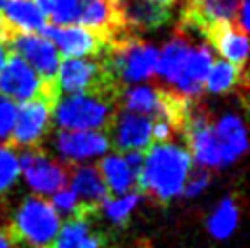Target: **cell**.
I'll use <instances>...</instances> for the list:
<instances>
[{"label":"cell","instance_id":"obj_1","mask_svg":"<svg viewBox=\"0 0 250 248\" xmlns=\"http://www.w3.org/2000/svg\"><path fill=\"white\" fill-rule=\"evenodd\" d=\"M190 170L192 157L187 148L179 146L175 141L155 143L145 153L135 185L146 197L167 205L183 193Z\"/></svg>","mask_w":250,"mask_h":248},{"label":"cell","instance_id":"obj_2","mask_svg":"<svg viewBox=\"0 0 250 248\" xmlns=\"http://www.w3.org/2000/svg\"><path fill=\"white\" fill-rule=\"evenodd\" d=\"M117 110V97L70 93L59 97L53 119L59 128L68 131H108Z\"/></svg>","mask_w":250,"mask_h":248},{"label":"cell","instance_id":"obj_3","mask_svg":"<svg viewBox=\"0 0 250 248\" xmlns=\"http://www.w3.org/2000/svg\"><path fill=\"white\" fill-rule=\"evenodd\" d=\"M61 228V217L46 199L31 195L21 203L7 232L19 247L48 248Z\"/></svg>","mask_w":250,"mask_h":248},{"label":"cell","instance_id":"obj_4","mask_svg":"<svg viewBox=\"0 0 250 248\" xmlns=\"http://www.w3.org/2000/svg\"><path fill=\"white\" fill-rule=\"evenodd\" d=\"M59 91H46L42 95L21 103L17 106V115L11 128V133L7 137V143L11 148H41L44 137L48 135L53 110L59 101Z\"/></svg>","mask_w":250,"mask_h":248},{"label":"cell","instance_id":"obj_5","mask_svg":"<svg viewBox=\"0 0 250 248\" xmlns=\"http://www.w3.org/2000/svg\"><path fill=\"white\" fill-rule=\"evenodd\" d=\"M24 179L39 195H48L62 190L68 183V166L49 157L42 148H28L19 159Z\"/></svg>","mask_w":250,"mask_h":248},{"label":"cell","instance_id":"obj_6","mask_svg":"<svg viewBox=\"0 0 250 248\" xmlns=\"http://www.w3.org/2000/svg\"><path fill=\"white\" fill-rule=\"evenodd\" d=\"M11 55L21 57L22 61L35 69L42 81H55L57 69L61 64V55L55 44L46 37L37 33H17L13 31L6 41Z\"/></svg>","mask_w":250,"mask_h":248},{"label":"cell","instance_id":"obj_7","mask_svg":"<svg viewBox=\"0 0 250 248\" xmlns=\"http://www.w3.org/2000/svg\"><path fill=\"white\" fill-rule=\"evenodd\" d=\"M0 91L9 101L26 103L46 91H59L57 81H42L35 69L22 61L21 57L11 55L6 68L0 71ZM61 93V91H59Z\"/></svg>","mask_w":250,"mask_h":248},{"label":"cell","instance_id":"obj_8","mask_svg":"<svg viewBox=\"0 0 250 248\" xmlns=\"http://www.w3.org/2000/svg\"><path fill=\"white\" fill-rule=\"evenodd\" d=\"M108 139L119 152L146 153L153 145L152 119L119 108L108 130Z\"/></svg>","mask_w":250,"mask_h":248},{"label":"cell","instance_id":"obj_9","mask_svg":"<svg viewBox=\"0 0 250 248\" xmlns=\"http://www.w3.org/2000/svg\"><path fill=\"white\" fill-rule=\"evenodd\" d=\"M42 37L55 42L66 59L97 57L106 46L95 33L79 26H46Z\"/></svg>","mask_w":250,"mask_h":248},{"label":"cell","instance_id":"obj_10","mask_svg":"<svg viewBox=\"0 0 250 248\" xmlns=\"http://www.w3.org/2000/svg\"><path fill=\"white\" fill-rule=\"evenodd\" d=\"M119 15L126 31L139 35L167 26L172 21L174 7L159 6L150 0H126L119 6Z\"/></svg>","mask_w":250,"mask_h":248},{"label":"cell","instance_id":"obj_11","mask_svg":"<svg viewBox=\"0 0 250 248\" xmlns=\"http://www.w3.org/2000/svg\"><path fill=\"white\" fill-rule=\"evenodd\" d=\"M212 64H214V57H212L208 46L201 44V42L192 44L179 77L170 90H174L175 93L187 97V99H199L203 93L205 79L208 75Z\"/></svg>","mask_w":250,"mask_h":248},{"label":"cell","instance_id":"obj_12","mask_svg":"<svg viewBox=\"0 0 250 248\" xmlns=\"http://www.w3.org/2000/svg\"><path fill=\"white\" fill-rule=\"evenodd\" d=\"M68 181L71 183L70 190L88 214L97 215L99 208L110 199V192L97 166H68Z\"/></svg>","mask_w":250,"mask_h":248},{"label":"cell","instance_id":"obj_13","mask_svg":"<svg viewBox=\"0 0 250 248\" xmlns=\"http://www.w3.org/2000/svg\"><path fill=\"white\" fill-rule=\"evenodd\" d=\"M110 139L104 131H68L57 133L55 148L68 161H84V159L104 155L110 150Z\"/></svg>","mask_w":250,"mask_h":248},{"label":"cell","instance_id":"obj_14","mask_svg":"<svg viewBox=\"0 0 250 248\" xmlns=\"http://www.w3.org/2000/svg\"><path fill=\"white\" fill-rule=\"evenodd\" d=\"M215 48V51L237 68H247V57H249V39L232 22H221L205 31L203 37Z\"/></svg>","mask_w":250,"mask_h":248},{"label":"cell","instance_id":"obj_15","mask_svg":"<svg viewBox=\"0 0 250 248\" xmlns=\"http://www.w3.org/2000/svg\"><path fill=\"white\" fill-rule=\"evenodd\" d=\"M215 139L219 145L221 165H232L247 152V130L237 113H225L214 124Z\"/></svg>","mask_w":250,"mask_h":248},{"label":"cell","instance_id":"obj_16","mask_svg":"<svg viewBox=\"0 0 250 248\" xmlns=\"http://www.w3.org/2000/svg\"><path fill=\"white\" fill-rule=\"evenodd\" d=\"M48 248H111L103 232L91 228V219L73 217L59 228Z\"/></svg>","mask_w":250,"mask_h":248},{"label":"cell","instance_id":"obj_17","mask_svg":"<svg viewBox=\"0 0 250 248\" xmlns=\"http://www.w3.org/2000/svg\"><path fill=\"white\" fill-rule=\"evenodd\" d=\"M119 108L132 111L137 115H145L148 119H163L165 108H163V88L159 84L148 86H132L121 91L119 95Z\"/></svg>","mask_w":250,"mask_h":248},{"label":"cell","instance_id":"obj_18","mask_svg":"<svg viewBox=\"0 0 250 248\" xmlns=\"http://www.w3.org/2000/svg\"><path fill=\"white\" fill-rule=\"evenodd\" d=\"M190 48H192V37H188L187 33L175 29L174 37L159 51V61H157L155 73L159 75L163 83L167 84L165 88H172L174 83L177 81Z\"/></svg>","mask_w":250,"mask_h":248},{"label":"cell","instance_id":"obj_19","mask_svg":"<svg viewBox=\"0 0 250 248\" xmlns=\"http://www.w3.org/2000/svg\"><path fill=\"white\" fill-rule=\"evenodd\" d=\"M2 9V17L17 33H42L48 26L46 17L39 11L33 0H7Z\"/></svg>","mask_w":250,"mask_h":248},{"label":"cell","instance_id":"obj_20","mask_svg":"<svg viewBox=\"0 0 250 248\" xmlns=\"http://www.w3.org/2000/svg\"><path fill=\"white\" fill-rule=\"evenodd\" d=\"M247 68H237L225 61H217L212 64L208 75L205 79L203 90L214 95H225L237 90H247Z\"/></svg>","mask_w":250,"mask_h":248},{"label":"cell","instance_id":"obj_21","mask_svg":"<svg viewBox=\"0 0 250 248\" xmlns=\"http://www.w3.org/2000/svg\"><path fill=\"white\" fill-rule=\"evenodd\" d=\"M97 170L104 181L108 192L117 197L130 193V188L135 185V175L130 170V166L126 165L123 155H117V153L106 155L104 159H101Z\"/></svg>","mask_w":250,"mask_h":248},{"label":"cell","instance_id":"obj_22","mask_svg":"<svg viewBox=\"0 0 250 248\" xmlns=\"http://www.w3.org/2000/svg\"><path fill=\"white\" fill-rule=\"evenodd\" d=\"M239 223V207L234 197H227L219 203L207 221V228L215 239H227Z\"/></svg>","mask_w":250,"mask_h":248},{"label":"cell","instance_id":"obj_23","mask_svg":"<svg viewBox=\"0 0 250 248\" xmlns=\"http://www.w3.org/2000/svg\"><path fill=\"white\" fill-rule=\"evenodd\" d=\"M21 175L17 153L9 145L0 143V197L7 193Z\"/></svg>","mask_w":250,"mask_h":248},{"label":"cell","instance_id":"obj_24","mask_svg":"<svg viewBox=\"0 0 250 248\" xmlns=\"http://www.w3.org/2000/svg\"><path fill=\"white\" fill-rule=\"evenodd\" d=\"M141 195L139 193H125L117 199H108L103 205V212L110 221H113L115 225H125L126 221L130 219L132 210L137 207Z\"/></svg>","mask_w":250,"mask_h":248},{"label":"cell","instance_id":"obj_25","mask_svg":"<svg viewBox=\"0 0 250 248\" xmlns=\"http://www.w3.org/2000/svg\"><path fill=\"white\" fill-rule=\"evenodd\" d=\"M81 15V0H55V6L51 11L53 26H73L79 22Z\"/></svg>","mask_w":250,"mask_h":248},{"label":"cell","instance_id":"obj_26","mask_svg":"<svg viewBox=\"0 0 250 248\" xmlns=\"http://www.w3.org/2000/svg\"><path fill=\"white\" fill-rule=\"evenodd\" d=\"M210 179H212V175L205 168H197L194 172H190L187 177V183H185V188H183V195H187V197L199 195L210 185Z\"/></svg>","mask_w":250,"mask_h":248},{"label":"cell","instance_id":"obj_27","mask_svg":"<svg viewBox=\"0 0 250 248\" xmlns=\"http://www.w3.org/2000/svg\"><path fill=\"white\" fill-rule=\"evenodd\" d=\"M17 115V104L6 97H0V139H7L11 133Z\"/></svg>","mask_w":250,"mask_h":248},{"label":"cell","instance_id":"obj_28","mask_svg":"<svg viewBox=\"0 0 250 248\" xmlns=\"http://www.w3.org/2000/svg\"><path fill=\"white\" fill-rule=\"evenodd\" d=\"M0 248H19V245L11 239L7 228H2V227H0Z\"/></svg>","mask_w":250,"mask_h":248},{"label":"cell","instance_id":"obj_29","mask_svg":"<svg viewBox=\"0 0 250 248\" xmlns=\"http://www.w3.org/2000/svg\"><path fill=\"white\" fill-rule=\"evenodd\" d=\"M33 4H35V6L39 7V11L46 17V15H51V11H53L55 0H33Z\"/></svg>","mask_w":250,"mask_h":248},{"label":"cell","instance_id":"obj_30","mask_svg":"<svg viewBox=\"0 0 250 248\" xmlns=\"http://www.w3.org/2000/svg\"><path fill=\"white\" fill-rule=\"evenodd\" d=\"M11 33H13V29L9 28V24H7L6 19L0 13V41H7L11 37Z\"/></svg>","mask_w":250,"mask_h":248},{"label":"cell","instance_id":"obj_31","mask_svg":"<svg viewBox=\"0 0 250 248\" xmlns=\"http://www.w3.org/2000/svg\"><path fill=\"white\" fill-rule=\"evenodd\" d=\"M7 55H9V49H7V46H6V41H0V71L6 68Z\"/></svg>","mask_w":250,"mask_h":248},{"label":"cell","instance_id":"obj_32","mask_svg":"<svg viewBox=\"0 0 250 248\" xmlns=\"http://www.w3.org/2000/svg\"><path fill=\"white\" fill-rule=\"evenodd\" d=\"M153 4H159V6H165V7H174L177 4V0H150Z\"/></svg>","mask_w":250,"mask_h":248},{"label":"cell","instance_id":"obj_33","mask_svg":"<svg viewBox=\"0 0 250 248\" xmlns=\"http://www.w3.org/2000/svg\"><path fill=\"white\" fill-rule=\"evenodd\" d=\"M7 0H0V9H2V7H4V4H6Z\"/></svg>","mask_w":250,"mask_h":248}]
</instances>
